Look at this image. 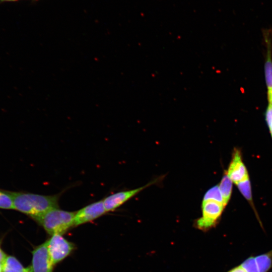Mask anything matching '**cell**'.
<instances>
[{
    "mask_svg": "<svg viewBox=\"0 0 272 272\" xmlns=\"http://www.w3.org/2000/svg\"><path fill=\"white\" fill-rule=\"evenodd\" d=\"M265 116L266 121L272 137V110L269 106H268L266 109Z\"/></svg>",
    "mask_w": 272,
    "mask_h": 272,
    "instance_id": "obj_17",
    "label": "cell"
},
{
    "mask_svg": "<svg viewBox=\"0 0 272 272\" xmlns=\"http://www.w3.org/2000/svg\"><path fill=\"white\" fill-rule=\"evenodd\" d=\"M233 182L226 174L222 177L219 187L223 198V203L226 207L229 202L232 192Z\"/></svg>",
    "mask_w": 272,
    "mask_h": 272,
    "instance_id": "obj_11",
    "label": "cell"
},
{
    "mask_svg": "<svg viewBox=\"0 0 272 272\" xmlns=\"http://www.w3.org/2000/svg\"><path fill=\"white\" fill-rule=\"evenodd\" d=\"M246 272H259L255 257L250 256L240 264Z\"/></svg>",
    "mask_w": 272,
    "mask_h": 272,
    "instance_id": "obj_16",
    "label": "cell"
},
{
    "mask_svg": "<svg viewBox=\"0 0 272 272\" xmlns=\"http://www.w3.org/2000/svg\"><path fill=\"white\" fill-rule=\"evenodd\" d=\"M2 264H3V262L0 259V272H2Z\"/></svg>",
    "mask_w": 272,
    "mask_h": 272,
    "instance_id": "obj_21",
    "label": "cell"
},
{
    "mask_svg": "<svg viewBox=\"0 0 272 272\" xmlns=\"http://www.w3.org/2000/svg\"><path fill=\"white\" fill-rule=\"evenodd\" d=\"M46 242L50 258L54 265L67 257L75 249L74 244L62 235H51Z\"/></svg>",
    "mask_w": 272,
    "mask_h": 272,
    "instance_id": "obj_4",
    "label": "cell"
},
{
    "mask_svg": "<svg viewBox=\"0 0 272 272\" xmlns=\"http://www.w3.org/2000/svg\"><path fill=\"white\" fill-rule=\"evenodd\" d=\"M2 272H32V270L31 266L24 267L15 257L9 255L3 262Z\"/></svg>",
    "mask_w": 272,
    "mask_h": 272,
    "instance_id": "obj_10",
    "label": "cell"
},
{
    "mask_svg": "<svg viewBox=\"0 0 272 272\" xmlns=\"http://www.w3.org/2000/svg\"><path fill=\"white\" fill-rule=\"evenodd\" d=\"M32 253V272H52L54 265L50 258L46 241L36 247Z\"/></svg>",
    "mask_w": 272,
    "mask_h": 272,
    "instance_id": "obj_6",
    "label": "cell"
},
{
    "mask_svg": "<svg viewBox=\"0 0 272 272\" xmlns=\"http://www.w3.org/2000/svg\"><path fill=\"white\" fill-rule=\"evenodd\" d=\"M241 193L245 198L249 202L251 206L255 211L254 206L252 200L251 187L249 178L240 182L236 184Z\"/></svg>",
    "mask_w": 272,
    "mask_h": 272,
    "instance_id": "obj_13",
    "label": "cell"
},
{
    "mask_svg": "<svg viewBox=\"0 0 272 272\" xmlns=\"http://www.w3.org/2000/svg\"><path fill=\"white\" fill-rule=\"evenodd\" d=\"M75 213L57 207L51 209L33 219L51 236L62 235L74 226Z\"/></svg>",
    "mask_w": 272,
    "mask_h": 272,
    "instance_id": "obj_2",
    "label": "cell"
},
{
    "mask_svg": "<svg viewBox=\"0 0 272 272\" xmlns=\"http://www.w3.org/2000/svg\"><path fill=\"white\" fill-rule=\"evenodd\" d=\"M226 174L235 184L249 178L248 171L243 162L241 152L237 149L233 151L232 160Z\"/></svg>",
    "mask_w": 272,
    "mask_h": 272,
    "instance_id": "obj_8",
    "label": "cell"
},
{
    "mask_svg": "<svg viewBox=\"0 0 272 272\" xmlns=\"http://www.w3.org/2000/svg\"><path fill=\"white\" fill-rule=\"evenodd\" d=\"M6 256L7 255L4 252V251L2 250V249H1L0 247V259L2 260V262H3Z\"/></svg>",
    "mask_w": 272,
    "mask_h": 272,
    "instance_id": "obj_19",
    "label": "cell"
},
{
    "mask_svg": "<svg viewBox=\"0 0 272 272\" xmlns=\"http://www.w3.org/2000/svg\"><path fill=\"white\" fill-rule=\"evenodd\" d=\"M19 0H0L1 2H15Z\"/></svg>",
    "mask_w": 272,
    "mask_h": 272,
    "instance_id": "obj_20",
    "label": "cell"
},
{
    "mask_svg": "<svg viewBox=\"0 0 272 272\" xmlns=\"http://www.w3.org/2000/svg\"><path fill=\"white\" fill-rule=\"evenodd\" d=\"M262 32L267 48L266 59L264 64V73L266 84L267 88L268 104H270L272 102V59L270 47L272 29H264L262 30Z\"/></svg>",
    "mask_w": 272,
    "mask_h": 272,
    "instance_id": "obj_9",
    "label": "cell"
},
{
    "mask_svg": "<svg viewBox=\"0 0 272 272\" xmlns=\"http://www.w3.org/2000/svg\"><path fill=\"white\" fill-rule=\"evenodd\" d=\"M0 209H13V199L11 192L0 190Z\"/></svg>",
    "mask_w": 272,
    "mask_h": 272,
    "instance_id": "obj_15",
    "label": "cell"
},
{
    "mask_svg": "<svg viewBox=\"0 0 272 272\" xmlns=\"http://www.w3.org/2000/svg\"><path fill=\"white\" fill-rule=\"evenodd\" d=\"M156 181L157 179L138 188L126 191H119L106 196L103 199L106 212L114 211L142 190L156 183Z\"/></svg>",
    "mask_w": 272,
    "mask_h": 272,
    "instance_id": "obj_7",
    "label": "cell"
},
{
    "mask_svg": "<svg viewBox=\"0 0 272 272\" xmlns=\"http://www.w3.org/2000/svg\"><path fill=\"white\" fill-rule=\"evenodd\" d=\"M228 272H246V271L241 265H239L233 268Z\"/></svg>",
    "mask_w": 272,
    "mask_h": 272,
    "instance_id": "obj_18",
    "label": "cell"
},
{
    "mask_svg": "<svg viewBox=\"0 0 272 272\" xmlns=\"http://www.w3.org/2000/svg\"><path fill=\"white\" fill-rule=\"evenodd\" d=\"M107 213L103 200L91 203L76 212L74 226L94 220Z\"/></svg>",
    "mask_w": 272,
    "mask_h": 272,
    "instance_id": "obj_5",
    "label": "cell"
},
{
    "mask_svg": "<svg viewBox=\"0 0 272 272\" xmlns=\"http://www.w3.org/2000/svg\"><path fill=\"white\" fill-rule=\"evenodd\" d=\"M13 209L30 216L38 217L58 207L59 195H45L28 192H11Z\"/></svg>",
    "mask_w": 272,
    "mask_h": 272,
    "instance_id": "obj_1",
    "label": "cell"
},
{
    "mask_svg": "<svg viewBox=\"0 0 272 272\" xmlns=\"http://www.w3.org/2000/svg\"><path fill=\"white\" fill-rule=\"evenodd\" d=\"M259 272H267L272 266V250L255 256Z\"/></svg>",
    "mask_w": 272,
    "mask_h": 272,
    "instance_id": "obj_12",
    "label": "cell"
},
{
    "mask_svg": "<svg viewBox=\"0 0 272 272\" xmlns=\"http://www.w3.org/2000/svg\"><path fill=\"white\" fill-rule=\"evenodd\" d=\"M225 208L223 203L216 201H202V216L196 221V227L205 231L215 227Z\"/></svg>",
    "mask_w": 272,
    "mask_h": 272,
    "instance_id": "obj_3",
    "label": "cell"
},
{
    "mask_svg": "<svg viewBox=\"0 0 272 272\" xmlns=\"http://www.w3.org/2000/svg\"><path fill=\"white\" fill-rule=\"evenodd\" d=\"M207 200H214L224 205L223 198L218 185L211 187L206 192L202 201Z\"/></svg>",
    "mask_w": 272,
    "mask_h": 272,
    "instance_id": "obj_14",
    "label": "cell"
},
{
    "mask_svg": "<svg viewBox=\"0 0 272 272\" xmlns=\"http://www.w3.org/2000/svg\"><path fill=\"white\" fill-rule=\"evenodd\" d=\"M268 106L271 108V110H272V102L270 104H268Z\"/></svg>",
    "mask_w": 272,
    "mask_h": 272,
    "instance_id": "obj_22",
    "label": "cell"
}]
</instances>
